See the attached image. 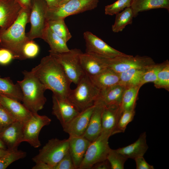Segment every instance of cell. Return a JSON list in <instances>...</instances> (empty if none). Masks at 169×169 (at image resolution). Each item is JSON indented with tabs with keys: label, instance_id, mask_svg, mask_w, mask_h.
Segmentation results:
<instances>
[{
	"label": "cell",
	"instance_id": "6da1fadb",
	"mask_svg": "<svg viewBox=\"0 0 169 169\" xmlns=\"http://www.w3.org/2000/svg\"><path fill=\"white\" fill-rule=\"evenodd\" d=\"M31 71L47 90L53 95L66 99L71 90V82L59 64L49 54L42 58L40 63Z\"/></svg>",
	"mask_w": 169,
	"mask_h": 169
},
{
	"label": "cell",
	"instance_id": "7a4b0ae2",
	"mask_svg": "<svg viewBox=\"0 0 169 169\" xmlns=\"http://www.w3.org/2000/svg\"><path fill=\"white\" fill-rule=\"evenodd\" d=\"M30 7L22 8L17 18L8 28L0 29V48L6 49L13 54L14 59L24 60L22 50L29 39L25 32L29 23Z\"/></svg>",
	"mask_w": 169,
	"mask_h": 169
},
{
	"label": "cell",
	"instance_id": "3957f363",
	"mask_svg": "<svg viewBox=\"0 0 169 169\" xmlns=\"http://www.w3.org/2000/svg\"><path fill=\"white\" fill-rule=\"evenodd\" d=\"M22 73L23 79L17 83L22 93L23 104L32 113H38L46 101L44 93L47 89L31 71L24 70Z\"/></svg>",
	"mask_w": 169,
	"mask_h": 169
},
{
	"label": "cell",
	"instance_id": "277c9868",
	"mask_svg": "<svg viewBox=\"0 0 169 169\" xmlns=\"http://www.w3.org/2000/svg\"><path fill=\"white\" fill-rule=\"evenodd\" d=\"M77 85L75 89L70 90L67 99L81 111L94 105L100 90L86 74Z\"/></svg>",
	"mask_w": 169,
	"mask_h": 169
},
{
	"label": "cell",
	"instance_id": "5b68a950",
	"mask_svg": "<svg viewBox=\"0 0 169 169\" xmlns=\"http://www.w3.org/2000/svg\"><path fill=\"white\" fill-rule=\"evenodd\" d=\"M49 52L60 65L71 82L77 84L85 74L80 62V55L82 53L80 50L75 48L62 53Z\"/></svg>",
	"mask_w": 169,
	"mask_h": 169
},
{
	"label": "cell",
	"instance_id": "8992f818",
	"mask_svg": "<svg viewBox=\"0 0 169 169\" xmlns=\"http://www.w3.org/2000/svg\"><path fill=\"white\" fill-rule=\"evenodd\" d=\"M69 151L68 139H51L40 149L38 153L32 158L35 163L43 162L54 167Z\"/></svg>",
	"mask_w": 169,
	"mask_h": 169
},
{
	"label": "cell",
	"instance_id": "52a82bcc",
	"mask_svg": "<svg viewBox=\"0 0 169 169\" xmlns=\"http://www.w3.org/2000/svg\"><path fill=\"white\" fill-rule=\"evenodd\" d=\"M99 0H69L63 4L48 8L47 21L64 19L70 15L92 10L96 8Z\"/></svg>",
	"mask_w": 169,
	"mask_h": 169
},
{
	"label": "cell",
	"instance_id": "ba28073f",
	"mask_svg": "<svg viewBox=\"0 0 169 169\" xmlns=\"http://www.w3.org/2000/svg\"><path fill=\"white\" fill-rule=\"evenodd\" d=\"M111 135L101 132L100 135L91 142L78 169H89L95 164L106 159L110 149L108 140Z\"/></svg>",
	"mask_w": 169,
	"mask_h": 169
},
{
	"label": "cell",
	"instance_id": "9c48e42d",
	"mask_svg": "<svg viewBox=\"0 0 169 169\" xmlns=\"http://www.w3.org/2000/svg\"><path fill=\"white\" fill-rule=\"evenodd\" d=\"M48 8L45 0H31L29 18L31 27L29 31L26 34L29 39L41 38L46 25Z\"/></svg>",
	"mask_w": 169,
	"mask_h": 169
},
{
	"label": "cell",
	"instance_id": "30bf717a",
	"mask_svg": "<svg viewBox=\"0 0 169 169\" xmlns=\"http://www.w3.org/2000/svg\"><path fill=\"white\" fill-rule=\"evenodd\" d=\"M155 63L149 56L126 54L109 59L108 68L119 74L131 69L146 68Z\"/></svg>",
	"mask_w": 169,
	"mask_h": 169
},
{
	"label": "cell",
	"instance_id": "8fae6325",
	"mask_svg": "<svg viewBox=\"0 0 169 169\" xmlns=\"http://www.w3.org/2000/svg\"><path fill=\"white\" fill-rule=\"evenodd\" d=\"M51 119L45 115L33 113L31 117L24 123L23 142H27L31 146L37 148L41 145L39 135L44 126L49 125Z\"/></svg>",
	"mask_w": 169,
	"mask_h": 169
},
{
	"label": "cell",
	"instance_id": "7c38bea8",
	"mask_svg": "<svg viewBox=\"0 0 169 169\" xmlns=\"http://www.w3.org/2000/svg\"><path fill=\"white\" fill-rule=\"evenodd\" d=\"M86 44V53L112 58L125 54L113 48L90 31L83 34Z\"/></svg>",
	"mask_w": 169,
	"mask_h": 169
},
{
	"label": "cell",
	"instance_id": "4fadbf2b",
	"mask_svg": "<svg viewBox=\"0 0 169 169\" xmlns=\"http://www.w3.org/2000/svg\"><path fill=\"white\" fill-rule=\"evenodd\" d=\"M52 113L60 122L62 127L69 122L80 111L67 99L52 96Z\"/></svg>",
	"mask_w": 169,
	"mask_h": 169
},
{
	"label": "cell",
	"instance_id": "5bb4252c",
	"mask_svg": "<svg viewBox=\"0 0 169 169\" xmlns=\"http://www.w3.org/2000/svg\"><path fill=\"white\" fill-rule=\"evenodd\" d=\"M95 105L80 111L63 127V131L69 136H82L87 127Z\"/></svg>",
	"mask_w": 169,
	"mask_h": 169
},
{
	"label": "cell",
	"instance_id": "9a60e30c",
	"mask_svg": "<svg viewBox=\"0 0 169 169\" xmlns=\"http://www.w3.org/2000/svg\"><path fill=\"white\" fill-rule=\"evenodd\" d=\"M109 59L86 52L82 53L80 55L83 69L85 74L90 77L95 75L108 68Z\"/></svg>",
	"mask_w": 169,
	"mask_h": 169
},
{
	"label": "cell",
	"instance_id": "2e32d148",
	"mask_svg": "<svg viewBox=\"0 0 169 169\" xmlns=\"http://www.w3.org/2000/svg\"><path fill=\"white\" fill-rule=\"evenodd\" d=\"M22 8L17 0H0V29H5L10 26Z\"/></svg>",
	"mask_w": 169,
	"mask_h": 169
},
{
	"label": "cell",
	"instance_id": "e0dca14e",
	"mask_svg": "<svg viewBox=\"0 0 169 169\" xmlns=\"http://www.w3.org/2000/svg\"><path fill=\"white\" fill-rule=\"evenodd\" d=\"M24 123L15 121L0 133V139L8 149H18L23 142V128Z\"/></svg>",
	"mask_w": 169,
	"mask_h": 169
},
{
	"label": "cell",
	"instance_id": "ac0fdd59",
	"mask_svg": "<svg viewBox=\"0 0 169 169\" xmlns=\"http://www.w3.org/2000/svg\"><path fill=\"white\" fill-rule=\"evenodd\" d=\"M20 102L0 94V104L16 120L24 123L31 117L33 113Z\"/></svg>",
	"mask_w": 169,
	"mask_h": 169
},
{
	"label": "cell",
	"instance_id": "d6986e66",
	"mask_svg": "<svg viewBox=\"0 0 169 169\" xmlns=\"http://www.w3.org/2000/svg\"><path fill=\"white\" fill-rule=\"evenodd\" d=\"M120 106H104L101 114L102 132L111 136L117 133L118 122L122 113Z\"/></svg>",
	"mask_w": 169,
	"mask_h": 169
},
{
	"label": "cell",
	"instance_id": "ffe728a7",
	"mask_svg": "<svg viewBox=\"0 0 169 169\" xmlns=\"http://www.w3.org/2000/svg\"><path fill=\"white\" fill-rule=\"evenodd\" d=\"M69 152L76 169H78L91 142L83 136H69Z\"/></svg>",
	"mask_w": 169,
	"mask_h": 169
},
{
	"label": "cell",
	"instance_id": "44dd1931",
	"mask_svg": "<svg viewBox=\"0 0 169 169\" xmlns=\"http://www.w3.org/2000/svg\"><path fill=\"white\" fill-rule=\"evenodd\" d=\"M95 107L87 129L82 136L90 142L96 139L102 132L101 114L104 106L95 102Z\"/></svg>",
	"mask_w": 169,
	"mask_h": 169
},
{
	"label": "cell",
	"instance_id": "7402d4cb",
	"mask_svg": "<svg viewBox=\"0 0 169 169\" xmlns=\"http://www.w3.org/2000/svg\"><path fill=\"white\" fill-rule=\"evenodd\" d=\"M125 88L118 84L101 90L95 102L104 106L120 105L122 96Z\"/></svg>",
	"mask_w": 169,
	"mask_h": 169
},
{
	"label": "cell",
	"instance_id": "603a6c76",
	"mask_svg": "<svg viewBox=\"0 0 169 169\" xmlns=\"http://www.w3.org/2000/svg\"><path fill=\"white\" fill-rule=\"evenodd\" d=\"M146 132L142 133L134 142L116 150L128 159H134L136 157L143 156L148 148L146 143Z\"/></svg>",
	"mask_w": 169,
	"mask_h": 169
},
{
	"label": "cell",
	"instance_id": "cb8c5ba5",
	"mask_svg": "<svg viewBox=\"0 0 169 169\" xmlns=\"http://www.w3.org/2000/svg\"><path fill=\"white\" fill-rule=\"evenodd\" d=\"M89 77L93 84L100 90L119 84V74L108 68Z\"/></svg>",
	"mask_w": 169,
	"mask_h": 169
},
{
	"label": "cell",
	"instance_id": "d4e9b609",
	"mask_svg": "<svg viewBox=\"0 0 169 169\" xmlns=\"http://www.w3.org/2000/svg\"><path fill=\"white\" fill-rule=\"evenodd\" d=\"M136 17L139 13L150 10L164 8L169 11V0H133L131 6Z\"/></svg>",
	"mask_w": 169,
	"mask_h": 169
},
{
	"label": "cell",
	"instance_id": "484cf974",
	"mask_svg": "<svg viewBox=\"0 0 169 169\" xmlns=\"http://www.w3.org/2000/svg\"><path fill=\"white\" fill-rule=\"evenodd\" d=\"M150 66L145 68L131 69L119 73V84L125 88L138 86L141 87L140 84L142 76Z\"/></svg>",
	"mask_w": 169,
	"mask_h": 169
},
{
	"label": "cell",
	"instance_id": "4316f807",
	"mask_svg": "<svg viewBox=\"0 0 169 169\" xmlns=\"http://www.w3.org/2000/svg\"><path fill=\"white\" fill-rule=\"evenodd\" d=\"M41 39L49 45L52 52L62 53L68 51L67 42L62 38L54 33L46 24L43 32Z\"/></svg>",
	"mask_w": 169,
	"mask_h": 169
},
{
	"label": "cell",
	"instance_id": "83f0119b",
	"mask_svg": "<svg viewBox=\"0 0 169 169\" xmlns=\"http://www.w3.org/2000/svg\"><path fill=\"white\" fill-rule=\"evenodd\" d=\"M0 94L22 101V93L18 84H14L9 77H0Z\"/></svg>",
	"mask_w": 169,
	"mask_h": 169
},
{
	"label": "cell",
	"instance_id": "f1b7e54d",
	"mask_svg": "<svg viewBox=\"0 0 169 169\" xmlns=\"http://www.w3.org/2000/svg\"><path fill=\"white\" fill-rule=\"evenodd\" d=\"M134 14L131 7L127 8L116 14L115 20L112 29L114 33L122 31L125 27L132 23Z\"/></svg>",
	"mask_w": 169,
	"mask_h": 169
},
{
	"label": "cell",
	"instance_id": "f546056e",
	"mask_svg": "<svg viewBox=\"0 0 169 169\" xmlns=\"http://www.w3.org/2000/svg\"><path fill=\"white\" fill-rule=\"evenodd\" d=\"M141 87L138 86L125 88L120 106L122 112L125 110H135L138 94Z\"/></svg>",
	"mask_w": 169,
	"mask_h": 169
},
{
	"label": "cell",
	"instance_id": "4dcf8cb0",
	"mask_svg": "<svg viewBox=\"0 0 169 169\" xmlns=\"http://www.w3.org/2000/svg\"><path fill=\"white\" fill-rule=\"evenodd\" d=\"M46 24L54 33L67 43L72 37L64 19L47 20Z\"/></svg>",
	"mask_w": 169,
	"mask_h": 169
},
{
	"label": "cell",
	"instance_id": "1f68e13d",
	"mask_svg": "<svg viewBox=\"0 0 169 169\" xmlns=\"http://www.w3.org/2000/svg\"><path fill=\"white\" fill-rule=\"evenodd\" d=\"M26 152L18 149L10 150L6 155L0 158V169H6L13 162L25 158Z\"/></svg>",
	"mask_w": 169,
	"mask_h": 169
},
{
	"label": "cell",
	"instance_id": "d6a6232c",
	"mask_svg": "<svg viewBox=\"0 0 169 169\" xmlns=\"http://www.w3.org/2000/svg\"><path fill=\"white\" fill-rule=\"evenodd\" d=\"M168 61L167 60L162 63L159 64L155 63L150 66L142 76L140 84L141 86L147 83H154L156 80L158 73Z\"/></svg>",
	"mask_w": 169,
	"mask_h": 169
},
{
	"label": "cell",
	"instance_id": "836d02e7",
	"mask_svg": "<svg viewBox=\"0 0 169 169\" xmlns=\"http://www.w3.org/2000/svg\"><path fill=\"white\" fill-rule=\"evenodd\" d=\"M106 159L110 163L111 169H123L125 163L128 158L116 150L110 148Z\"/></svg>",
	"mask_w": 169,
	"mask_h": 169
},
{
	"label": "cell",
	"instance_id": "e575fe53",
	"mask_svg": "<svg viewBox=\"0 0 169 169\" xmlns=\"http://www.w3.org/2000/svg\"><path fill=\"white\" fill-rule=\"evenodd\" d=\"M157 88L169 90V62L168 61L158 73L156 81L154 82Z\"/></svg>",
	"mask_w": 169,
	"mask_h": 169
},
{
	"label": "cell",
	"instance_id": "d590c367",
	"mask_svg": "<svg viewBox=\"0 0 169 169\" xmlns=\"http://www.w3.org/2000/svg\"><path fill=\"white\" fill-rule=\"evenodd\" d=\"M133 0H117L105 7V13L113 15L121 12L126 8L131 7Z\"/></svg>",
	"mask_w": 169,
	"mask_h": 169
},
{
	"label": "cell",
	"instance_id": "8d00e7d4",
	"mask_svg": "<svg viewBox=\"0 0 169 169\" xmlns=\"http://www.w3.org/2000/svg\"><path fill=\"white\" fill-rule=\"evenodd\" d=\"M135 114V110L123 111L118 120L116 128V133L124 132L127 126L134 118Z\"/></svg>",
	"mask_w": 169,
	"mask_h": 169
},
{
	"label": "cell",
	"instance_id": "74e56055",
	"mask_svg": "<svg viewBox=\"0 0 169 169\" xmlns=\"http://www.w3.org/2000/svg\"><path fill=\"white\" fill-rule=\"evenodd\" d=\"M39 50L38 45L33 40H29L23 46L22 53L24 59L36 57Z\"/></svg>",
	"mask_w": 169,
	"mask_h": 169
},
{
	"label": "cell",
	"instance_id": "f35d334b",
	"mask_svg": "<svg viewBox=\"0 0 169 169\" xmlns=\"http://www.w3.org/2000/svg\"><path fill=\"white\" fill-rule=\"evenodd\" d=\"M16 120L0 104V133Z\"/></svg>",
	"mask_w": 169,
	"mask_h": 169
},
{
	"label": "cell",
	"instance_id": "ab89813d",
	"mask_svg": "<svg viewBox=\"0 0 169 169\" xmlns=\"http://www.w3.org/2000/svg\"><path fill=\"white\" fill-rule=\"evenodd\" d=\"M54 169H76L69 151L54 167Z\"/></svg>",
	"mask_w": 169,
	"mask_h": 169
},
{
	"label": "cell",
	"instance_id": "60d3db41",
	"mask_svg": "<svg viewBox=\"0 0 169 169\" xmlns=\"http://www.w3.org/2000/svg\"><path fill=\"white\" fill-rule=\"evenodd\" d=\"M14 56L9 50L3 48H0V64L7 65L13 59Z\"/></svg>",
	"mask_w": 169,
	"mask_h": 169
},
{
	"label": "cell",
	"instance_id": "b9f144b4",
	"mask_svg": "<svg viewBox=\"0 0 169 169\" xmlns=\"http://www.w3.org/2000/svg\"><path fill=\"white\" fill-rule=\"evenodd\" d=\"M137 169H154L153 166L149 164L144 159L143 156L135 158Z\"/></svg>",
	"mask_w": 169,
	"mask_h": 169
},
{
	"label": "cell",
	"instance_id": "7bdbcfd3",
	"mask_svg": "<svg viewBox=\"0 0 169 169\" xmlns=\"http://www.w3.org/2000/svg\"><path fill=\"white\" fill-rule=\"evenodd\" d=\"M92 169H110L111 166L108 160L106 159L94 165L91 168Z\"/></svg>",
	"mask_w": 169,
	"mask_h": 169
},
{
	"label": "cell",
	"instance_id": "ee69618b",
	"mask_svg": "<svg viewBox=\"0 0 169 169\" xmlns=\"http://www.w3.org/2000/svg\"><path fill=\"white\" fill-rule=\"evenodd\" d=\"M35 163L32 169H53L52 166L44 162H39Z\"/></svg>",
	"mask_w": 169,
	"mask_h": 169
},
{
	"label": "cell",
	"instance_id": "f6af8a7d",
	"mask_svg": "<svg viewBox=\"0 0 169 169\" xmlns=\"http://www.w3.org/2000/svg\"><path fill=\"white\" fill-rule=\"evenodd\" d=\"M49 8H51L58 6L60 0H45Z\"/></svg>",
	"mask_w": 169,
	"mask_h": 169
},
{
	"label": "cell",
	"instance_id": "bcb514c9",
	"mask_svg": "<svg viewBox=\"0 0 169 169\" xmlns=\"http://www.w3.org/2000/svg\"><path fill=\"white\" fill-rule=\"evenodd\" d=\"M31 0H19V3L22 8L30 7Z\"/></svg>",
	"mask_w": 169,
	"mask_h": 169
},
{
	"label": "cell",
	"instance_id": "7dc6e473",
	"mask_svg": "<svg viewBox=\"0 0 169 169\" xmlns=\"http://www.w3.org/2000/svg\"><path fill=\"white\" fill-rule=\"evenodd\" d=\"M9 151L10 150L0 148V158L7 154Z\"/></svg>",
	"mask_w": 169,
	"mask_h": 169
},
{
	"label": "cell",
	"instance_id": "c3c4849f",
	"mask_svg": "<svg viewBox=\"0 0 169 169\" xmlns=\"http://www.w3.org/2000/svg\"><path fill=\"white\" fill-rule=\"evenodd\" d=\"M0 148H3L5 149H8L7 147L3 142V141L0 139Z\"/></svg>",
	"mask_w": 169,
	"mask_h": 169
},
{
	"label": "cell",
	"instance_id": "681fc988",
	"mask_svg": "<svg viewBox=\"0 0 169 169\" xmlns=\"http://www.w3.org/2000/svg\"><path fill=\"white\" fill-rule=\"evenodd\" d=\"M69 0H60L58 6L64 4Z\"/></svg>",
	"mask_w": 169,
	"mask_h": 169
},
{
	"label": "cell",
	"instance_id": "f907efd6",
	"mask_svg": "<svg viewBox=\"0 0 169 169\" xmlns=\"http://www.w3.org/2000/svg\"><path fill=\"white\" fill-rule=\"evenodd\" d=\"M18 2H19V0H17Z\"/></svg>",
	"mask_w": 169,
	"mask_h": 169
}]
</instances>
